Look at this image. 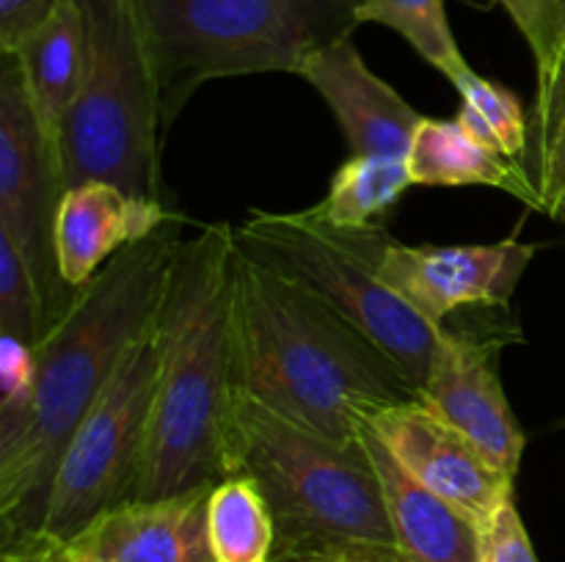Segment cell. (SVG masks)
Here are the masks:
<instances>
[{
  "instance_id": "obj_1",
  "label": "cell",
  "mask_w": 565,
  "mask_h": 562,
  "mask_svg": "<svg viewBox=\"0 0 565 562\" xmlns=\"http://www.w3.org/2000/svg\"><path fill=\"white\" fill-rule=\"evenodd\" d=\"M182 218L121 248L72 298L36 353L31 417L0 450V545L42 529L50 485L72 433L119 369L127 347L152 325Z\"/></svg>"
},
{
  "instance_id": "obj_2",
  "label": "cell",
  "mask_w": 565,
  "mask_h": 562,
  "mask_svg": "<svg viewBox=\"0 0 565 562\" xmlns=\"http://www.w3.org/2000/svg\"><path fill=\"white\" fill-rule=\"evenodd\" d=\"M158 378L136 499H166L226 479L241 389L235 367V229L182 237L152 320Z\"/></svg>"
},
{
  "instance_id": "obj_3",
  "label": "cell",
  "mask_w": 565,
  "mask_h": 562,
  "mask_svg": "<svg viewBox=\"0 0 565 562\" xmlns=\"http://www.w3.org/2000/svg\"><path fill=\"white\" fill-rule=\"evenodd\" d=\"M235 367L243 395L337 444H356V417L419 395L351 320L237 246Z\"/></svg>"
},
{
  "instance_id": "obj_4",
  "label": "cell",
  "mask_w": 565,
  "mask_h": 562,
  "mask_svg": "<svg viewBox=\"0 0 565 562\" xmlns=\"http://www.w3.org/2000/svg\"><path fill=\"white\" fill-rule=\"evenodd\" d=\"M235 474L252 477L265 494L276 527L274 560L408 562L359 441L337 444L241 391L226 441V477Z\"/></svg>"
},
{
  "instance_id": "obj_5",
  "label": "cell",
  "mask_w": 565,
  "mask_h": 562,
  "mask_svg": "<svg viewBox=\"0 0 565 562\" xmlns=\"http://www.w3.org/2000/svg\"><path fill=\"white\" fill-rule=\"evenodd\" d=\"M362 0H138L169 132L193 94L218 77L290 72L353 36Z\"/></svg>"
},
{
  "instance_id": "obj_6",
  "label": "cell",
  "mask_w": 565,
  "mask_h": 562,
  "mask_svg": "<svg viewBox=\"0 0 565 562\" xmlns=\"http://www.w3.org/2000/svg\"><path fill=\"white\" fill-rule=\"evenodd\" d=\"M77 3L86 28V72L61 130L64 185L103 180L166 204L163 114L138 0Z\"/></svg>"
},
{
  "instance_id": "obj_7",
  "label": "cell",
  "mask_w": 565,
  "mask_h": 562,
  "mask_svg": "<svg viewBox=\"0 0 565 562\" xmlns=\"http://www.w3.org/2000/svg\"><path fill=\"white\" fill-rule=\"evenodd\" d=\"M390 231L381 224L340 229L303 213L252 209L235 229L243 257L307 287L370 336L417 389H423L447 339L384 279L381 253Z\"/></svg>"
},
{
  "instance_id": "obj_8",
  "label": "cell",
  "mask_w": 565,
  "mask_h": 562,
  "mask_svg": "<svg viewBox=\"0 0 565 562\" xmlns=\"http://www.w3.org/2000/svg\"><path fill=\"white\" fill-rule=\"evenodd\" d=\"M154 378L158 353L149 325L127 347L119 369L61 455L39 529L50 540L66 543L99 512L136 499L147 461Z\"/></svg>"
},
{
  "instance_id": "obj_9",
  "label": "cell",
  "mask_w": 565,
  "mask_h": 562,
  "mask_svg": "<svg viewBox=\"0 0 565 562\" xmlns=\"http://www.w3.org/2000/svg\"><path fill=\"white\" fill-rule=\"evenodd\" d=\"M64 174L53 143L36 119L25 77L14 55L0 64V231L28 264L44 306L47 331L64 317L72 290L55 259V218Z\"/></svg>"
},
{
  "instance_id": "obj_10",
  "label": "cell",
  "mask_w": 565,
  "mask_h": 562,
  "mask_svg": "<svg viewBox=\"0 0 565 562\" xmlns=\"http://www.w3.org/2000/svg\"><path fill=\"white\" fill-rule=\"evenodd\" d=\"M539 246L519 240L480 246H403L395 237L381 253V279L417 309L428 323L445 328L467 306H508Z\"/></svg>"
},
{
  "instance_id": "obj_11",
  "label": "cell",
  "mask_w": 565,
  "mask_h": 562,
  "mask_svg": "<svg viewBox=\"0 0 565 562\" xmlns=\"http://www.w3.org/2000/svg\"><path fill=\"white\" fill-rule=\"evenodd\" d=\"M362 419L414 479L456 505L480 529L513 494V479L497 472L423 395L362 413Z\"/></svg>"
},
{
  "instance_id": "obj_12",
  "label": "cell",
  "mask_w": 565,
  "mask_h": 562,
  "mask_svg": "<svg viewBox=\"0 0 565 562\" xmlns=\"http://www.w3.org/2000/svg\"><path fill=\"white\" fill-rule=\"evenodd\" d=\"M494 353L497 345L491 342L447 328L445 345L419 395L472 441L497 472L516 479L527 435L502 389Z\"/></svg>"
},
{
  "instance_id": "obj_13",
  "label": "cell",
  "mask_w": 565,
  "mask_h": 562,
  "mask_svg": "<svg viewBox=\"0 0 565 562\" xmlns=\"http://www.w3.org/2000/svg\"><path fill=\"white\" fill-rule=\"evenodd\" d=\"M210 490L121 501L66 540V556L72 562H215L207 532Z\"/></svg>"
},
{
  "instance_id": "obj_14",
  "label": "cell",
  "mask_w": 565,
  "mask_h": 562,
  "mask_svg": "<svg viewBox=\"0 0 565 562\" xmlns=\"http://www.w3.org/2000/svg\"><path fill=\"white\" fill-rule=\"evenodd\" d=\"M298 77H303L329 105L351 154L406 160L423 114L364 64L353 36L315 53Z\"/></svg>"
},
{
  "instance_id": "obj_15",
  "label": "cell",
  "mask_w": 565,
  "mask_h": 562,
  "mask_svg": "<svg viewBox=\"0 0 565 562\" xmlns=\"http://www.w3.org/2000/svg\"><path fill=\"white\" fill-rule=\"evenodd\" d=\"M174 215L169 204L132 196L114 182L88 180L66 187L55 218L61 279L81 290L121 248L149 237Z\"/></svg>"
},
{
  "instance_id": "obj_16",
  "label": "cell",
  "mask_w": 565,
  "mask_h": 562,
  "mask_svg": "<svg viewBox=\"0 0 565 562\" xmlns=\"http://www.w3.org/2000/svg\"><path fill=\"white\" fill-rule=\"evenodd\" d=\"M356 439L384 488L386 510L408 562H480V527L395 461L375 430L356 417Z\"/></svg>"
},
{
  "instance_id": "obj_17",
  "label": "cell",
  "mask_w": 565,
  "mask_h": 562,
  "mask_svg": "<svg viewBox=\"0 0 565 562\" xmlns=\"http://www.w3.org/2000/svg\"><path fill=\"white\" fill-rule=\"evenodd\" d=\"M14 58L20 61L39 125L61 160V130L86 72V28L81 3L61 0L47 22L22 42Z\"/></svg>"
},
{
  "instance_id": "obj_18",
  "label": "cell",
  "mask_w": 565,
  "mask_h": 562,
  "mask_svg": "<svg viewBox=\"0 0 565 562\" xmlns=\"http://www.w3.org/2000/svg\"><path fill=\"white\" fill-rule=\"evenodd\" d=\"M414 185H486L500 187L539 209L533 182L519 160L505 158L480 143L458 119H428L423 116L406 154Z\"/></svg>"
},
{
  "instance_id": "obj_19",
  "label": "cell",
  "mask_w": 565,
  "mask_h": 562,
  "mask_svg": "<svg viewBox=\"0 0 565 562\" xmlns=\"http://www.w3.org/2000/svg\"><path fill=\"white\" fill-rule=\"evenodd\" d=\"M535 80L522 169L533 182L539 213L565 224V47L535 69Z\"/></svg>"
},
{
  "instance_id": "obj_20",
  "label": "cell",
  "mask_w": 565,
  "mask_h": 562,
  "mask_svg": "<svg viewBox=\"0 0 565 562\" xmlns=\"http://www.w3.org/2000/svg\"><path fill=\"white\" fill-rule=\"evenodd\" d=\"M412 185V171L403 158L351 154L331 176L323 202L315 204L309 213L340 229L375 226Z\"/></svg>"
},
{
  "instance_id": "obj_21",
  "label": "cell",
  "mask_w": 565,
  "mask_h": 562,
  "mask_svg": "<svg viewBox=\"0 0 565 562\" xmlns=\"http://www.w3.org/2000/svg\"><path fill=\"white\" fill-rule=\"evenodd\" d=\"M207 532L215 562L274 560V516L259 485L246 474L221 479L210 490Z\"/></svg>"
},
{
  "instance_id": "obj_22",
  "label": "cell",
  "mask_w": 565,
  "mask_h": 562,
  "mask_svg": "<svg viewBox=\"0 0 565 562\" xmlns=\"http://www.w3.org/2000/svg\"><path fill=\"white\" fill-rule=\"evenodd\" d=\"M356 14L359 22H379L401 33L456 88L475 72L452 36L445 0H362Z\"/></svg>"
},
{
  "instance_id": "obj_23",
  "label": "cell",
  "mask_w": 565,
  "mask_h": 562,
  "mask_svg": "<svg viewBox=\"0 0 565 562\" xmlns=\"http://www.w3.org/2000/svg\"><path fill=\"white\" fill-rule=\"evenodd\" d=\"M456 91L461 94L456 119L467 127V132L494 152L522 163L530 132V116L524 114L522 99L511 88L480 77L478 72H472Z\"/></svg>"
},
{
  "instance_id": "obj_24",
  "label": "cell",
  "mask_w": 565,
  "mask_h": 562,
  "mask_svg": "<svg viewBox=\"0 0 565 562\" xmlns=\"http://www.w3.org/2000/svg\"><path fill=\"white\" fill-rule=\"evenodd\" d=\"M0 334L14 336L36 350L47 334L42 298L14 242L0 231Z\"/></svg>"
},
{
  "instance_id": "obj_25",
  "label": "cell",
  "mask_w": 565,
  "mask_h": 562,
  "mask_svg": "<svg viewBox=\"0 0 565 562\" xmlns=\"http://www.w3.org/2000/svg\"><path fill=\"white\" fill-rule=\"evenodd\" d=\"M36 353L14 336H0V450L25 430L31 417Z\"/></svg>"
},
{
  "instance_id": "obj_26",
  "label": "cell",
  "mask_w": 565,
  "mask_h": 562,
  "mask_svg": "<svg viewBox=\"0 0 565 562\" xmlns=\"http://www.w3.org/2000/svg\"><path fill=\"white\" fill-rule=\"evenodd\" d=\"M494 3L508 11L513 25L524 36L535 69L550 64L565 47V0H494Z\"/></svg>"
},
{
  "instance_id": "obj_27",
  "label": "cell",
  "mask_w": 565,
  "mask_h": 562,
  "mask_svg": "<svg viewBox=\"0 0 565 562\" xmlns=\"http://www.w3.org/2000/svg\"><path fill=\"white\" fill-rule=\"evenodd\" d=\"M480 562H539L513 494L480 529Z\"/></svg>"
},
{
  "instance_id": "obj_28",
  "label": "cell",
  "mask_w": 565,
  "mask_h": 562,
  "mask_svg": "<svg viewBox=\"0 0 565 562\" xmlns=\"http://www.w3.org/2000/svg\"><path fill=\"white\" fill-rule=\"evenodd\" d=\"M61 0H0V50L14 55L47 22Z\"/></svg>"
},
{
  "instance_id": "obj_29",
  "label": "cell",
  "mask_w": 565,
  "mask_h": 562,
  "mask_svg": "<svg viewBox=\"0 0 565 562\" xmlns=\"http://www.w3.org/2000/svg\"><path fill=\"white\" fill-rule=\"evenodd\" d=\"M0 562H72L64 543L50 540L47 534L33 532L0 545Z\"/></svg>"
},
{
  "instance_id": "obj_30",
  "label": "cell",
  "mask_w": 565,
  "mask_h": 562,
  "mask_svg": "<svg viewBox=\"0 0 565 562\" xmlns=\"http://www.w3.org/2000/svg\"><path fill=\"white\" fill-rule=\"evenodd\" d=\"M331 562H386V560H379V556H340V560H331Z\"/></svg>"
},
{
  "instance_id": "obj_31",
  "label": "cell",
  "mask_w": 565,
  "mask_h": 562,
  "mask_svg": "<svg viewBox=\"0 0 565 562\" xmlns=\"http://www.w3.org/2000/svg\"><path fill=\"white\" fill-rule=\"evenodd\" d=\"M270 562H281V560H270Z\"/></svg>"
}]
</instances>
